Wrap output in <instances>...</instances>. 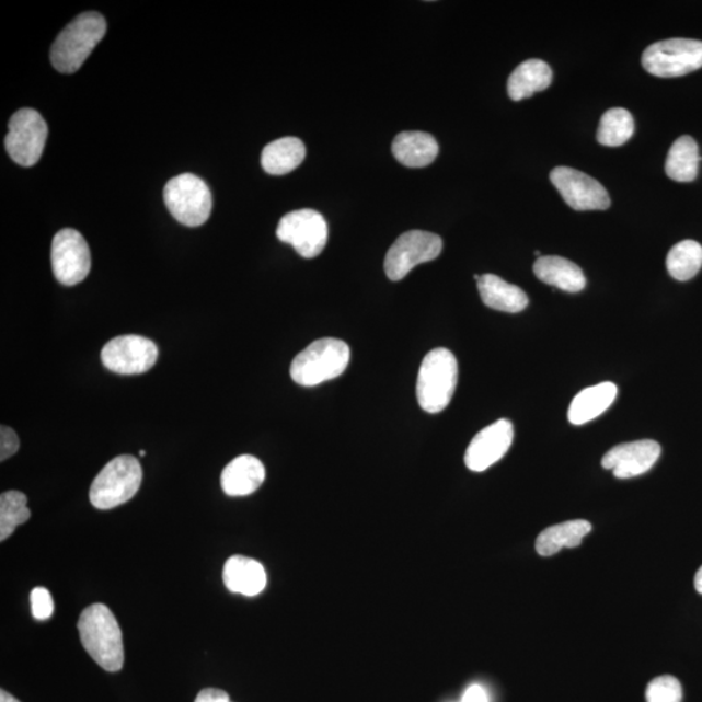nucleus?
Masks as SVG:
<instances>
[{
	"mask_svg": "<svg viewBox=\"0 0 702 702\" xmlns=\"http://www.w3.org/2000/svg\"><path fill=\"white\" fill-rule=\"evenodd\" d=\"M441 252L440 235L424 231L403 233L388 250L384 262L385 274L389 280L400 281L419 264L435 261Z\"/></svg>",
	"mask_w": 702,
	"mask_h": 702,
	"instance_id": "1a4fd4ad",
	"label": "nucleus"
},
{
	"mask_svg": "<svg viewBox=\"0 0 702 702\" xmlns=\"http://www.w3.org/2000/svg\"><path fill=\"white\" fill-rule=\"evenodd\" d=\"M461 702H490L488 692L481 684H472L464 691Z\"/></svg>",
	"mask_w": 702,
	"mask_h": 702,
	"instance_id": "473e14b6",
	"label": "nucleus"
},
{
	"mask_svg": "<svg viewBox=\"0 0 702 702\" xmlns=\"http://www.w3.org/2000/svg\"><path fill=\"white\" fill-rule=\"evenodd\" d=\"M142 483V468L134 456H119L104 465L90 488V503L110 510L128 503Z\"/></svg>",
	"mask_w": 702,
	"mask_h": 702,
	"instance_id": "39448f33",
	"label": "nucleus"
},
{
	"mask_svg": "<svg viewBox=\"0 0 702 702\" xmlns=\"http://www.w3.org/2000/svg\"><path fill=\"white\" fill-rule=\"evenodd\" d=\"M475 279L484 304L493 310L517 314V312L523 311L530 302L522 289L503 280L499 276L476 275Z\"/></svg>",
	"mask_w": 702,
	"mask_h": 702,
	"instance_id": "6ab92c4d",
	"label": "nucleus"
},
{
	"mask_svg": "<svg viewBox=\"0 0 702 702\" xmlns=\"http://www.w3.org/2000/svg\"><path fill=\"white\" fill-rule=\"evenodd\" d=\"M666 267L678 281L693 279L702 267V246L692 240L677 243L667 254Z\"/></svg>",
	"mask_w": 702,
	"mask_h": 702,
	"instance_id": "a878e982",
	"label": "nucleus"
},
{
	"mask_svg": "<svg viewBox=\"0 0 702 702\" xmlns=\"http://www.w3.org/2000/svg\"><path fill=\"white\" fill-rule=\"evenodd\" d=\"M31 518L27 497L19 491H9L0 496V541H5L16 528Z\"/></svg>",
	"mask_w": 702,
	"mask_h": 702,
	"instance_id": "cd10ccee",
	"label": "nucleus"
},
{
	"mask_svg": "<svg viewBox=\"0 0 702 702\" xmlns=\"http://www.w3.org/2000/svg\"><path fill=\"white\" fill-rule=\"evenodd\" d=\"M700 161L697 141L690 136L680 137L672 143L667 156L666 175L678 183H691L698 177Z\"/></svg>",
	"mask_w": 702,
	"mask_h": 702,
	"instance_id": "393cba45",
	"label": "nucleus"
},
{
	"mask_svg": "<svg viewBox=\"0 0 702 702\" xmlns=\"http://www.w3.org/2000/svg\"><path fill=\"white\" fill-rule=\"evenodd\" d=\"M634 117L624 108H610L601 117L597 141L608 148H618L634 136Z\"/></svg>",
	"mask_w": 702,
	"mask_h": 702,
	"instance_id": "bb28decb",
	"label": "nucleus"
},
{
	"mask_svg": "<svg viewBox=\"0 0 702 702\" xmlns=\"http://www.w3.org/2000/svg\"><path fill=\"white\" fill-rule=\"evenodd\" d=\"M549 177L563 200L575 211H603L611 205L608 191L599 181L584 172L569 166H557Z\"/></svg>",
	"mask_w": 702,
	"mask_h": 702,
	"instance_id": "ddd939ff",
	"label": "nucleus"
},
{
	"mask_svg": "<svg viewBox=\"0 0 702 702\" xmlns=\"http://www.w3.org/2000/svg\"><path fill=\"white\" fill-rule=\"evenodd\" d=\"M81 643L103 670L117 672L124 665L123 634L113 611L94 603L82 611L78 623Z\"/></svg>",
	"mask_w": 702,
	"mask_h": 702,
	"instance_id": "f257e3e1",
	"label": "nucleus"
},
{
	"mask_svg": "<svg viewBox=\"0 0 702 702\" xmlns=\"http://www.w3.org/2000/svg\"><path fill=\"white\" fill-rule=\"evenodd\" d=\"M514 440V427L510 421L499 419L479 433L469 445L464 463L474 472L488 470L491 465L503 460Z\"/></svg>",
	"mask_w": 702,
	"mask_h": 702,
	"instance_id": "4468645a",
	"label": "nucleus"
},
{
	"mask_svg": "<svg viewBox=\"0 0 702 702\" xmlns=\"http://www.w3.org/2000/svg\"><path fill=\"white\" fill-rule=\"evenodd\" d=\"M164 202L172 217L186 227L205 225L212 211L210 187L192 173H184L166 183Z\"/></svg>",
	"mask_w": 702,
	"mask_h": 702,
	"instance_id": "423d86ee",
	"label": "nucleus"
},
{
	"mask_svg": "<svg viewBox=\"0 0 702 702\" xmlns=\"http://www.w3.org/2000/svg\"><path fill=\"white\" fill-rule=\"evenodd\" d=\"M645 698L646 702H682V684L671 676L658 677L646 688Z\"/></svg>",
	"mask_w": 702,
	"mask_h": 702,
	"instance_id": "c85d7f7f",
	"label": "nucleus"
},
{
	"mask_svg": "<svg viewBox=\"0 0 702 702\" xmlns=\"http://www.w3.org/2000/svg\"><path fill=\"white\" fill-rule=\"evenodd\" d=\"M553 72L548 62L530 59L519 65L507 81V94L513 101L530 99L552 85Z\"/></svg>",
	"mask_w": 702,
	"mask_h": 702,
	"instance_id": "412c9836",
	"label": "nucleus"
},
{
	"mask_svg": "<svg viewBox=\"0 0 702 702\" xmlns=\"http://www.w3.org/2000/svg\"><path fill=\"white\" fill-rule=\"evenodd\" d=\"M277 239L289 243L302 258L321 255L329 241V225L322 214L310 208L291 211L277 226Z\"/></svg>",
	"mask_w": 702,
	"mask_h": 702,
	"instance_id": "9d476101",
	"label": "nucleus"
},
{
	"mask_svg": "<svg viewBox=\"0 0 702 702\" xmlns=\"http://www.w3.org/2000/svg\"><path fill=\"white\" fill-rule=\"evenodd\" d=\"M0 702H20L16 698H13L11 693L2 690L0 691Z\"/></svg>",
	"mask_w": 702,
	"mask_h": 702,
	"instance_id": "f704fd0d",
	"label": "nucleus"
},
{
	"mask_svg": "<svg viewBox=\"0 0 702 702\" xmlns=\"http://www.w3.org/2000/svg\"><path fill=\"white\" fill-rule=\"evenodd\" d=\"M458 382V361L454 354L444 347L430 350L423 359L416 399L429 414L441 413L453 399Z\"/></svg>",
	"mask_w": 702,
	"mask_h": 702,
	"instance_id": "7ed1b4c3",
	"label": "nucleus"
},
{
	"mask_svg": "<svg viewBox=\"0 0 702 702\" xmlns=\"http://www.w3.org/2000/svg\"><path fill=\"white\" fill-rule=\"evenodd\" d=\"M33 617L37 621H47L54 613V600L46 588H34L31 594Z\"/></svg>",
	"mask_w": 702,
	"mask_h": 702,
	"instance_id": "c756f323",
	"label": "nucleus"
},
{
	"mask_svg": "<svg viewBox=\"0 0 702 702\" xmlns=\"http://www.w3.org/2000/svg\"><path fill=\"white\" fill-rule=\"evenodd\" d=\"M694 588L702 595V566L699 568L697 575H694Z\"/></svg>",
	"mask_w": 702,
	"mask_h": 702,
	"instance_id": "72a5a7b5",
	"label": "nucleus"
},
{
	"mask_svg": "<svg viewBox=\"0 0 702 702\" xmlns=\"http://www.w3.org/2000/svg\"><path fill=\"white\" fill-rule=\"evenodd\" d=\"M194 702H232L226 691L218 690V688H206L200 691L196 701Z\"/></svg>",
	"mask_w": 702,
	"mask_h": 702,
	"instance_id": "2f4dec72",
	"label": "nucleus"
},
{
	"mask_svg": "<svg viewBox=\"0 0 702 702\" xmlns=\"http://www.w3.org/2000/svg\"><path fill=\"white\" fill-rule=\"evenodd\" d=\"M51 264L55 279L66 287H73L87 279L92 269V256L80 232L66 228L55 234Z\"/></svg>",
	"mask_w": 702,
	"mask_h": 702,
	"instance_id": "9b49d317",
	"label": "nucleus"
},
{
	"mask_svg": "<svg viewBox=\"0 0 702 702\" xmlns=\"http://www.w3.org/2000/svg\"><path fill=\"white\" fill-rule=\"evenodd\" d=\"M642 65L656 78H680L702 68V41L671 38L656 42L643 53Z\"/></svg>",
	"mask_w": 702,
	"mask_h": 702,
	"instance_id": "0eeeda50",
	"label": "nucleus"
},
{
	"mask_svg": "<svg viewBox=\"0 0 702 702\" xmlns=\"http://www.w3.org/2000/svg\"><path fill=\"white\" fill-rule=\"evenodd\" d=\"M533 273L540 281L567 294H579L587 284L578 264L562 256H540L533 264Z\"/></svg>",
	"mask_w": 702,
	"mask_h": 702,
	"instance_id": "a211bd4d",
	"label": "nucleus"
},
{
	"mask_svg": "<svg viewBox=\"0 0 702 702\" xmlns=\"http://www.w3.org/2000/svg\"><path fill=\"white\" fill-rule=\"evenodd\" d=\"M106 32L107 23L101 13H81L55 39L51 47L54 68L61 73L78 72Z\"/></svg>",
	"mask_w": 702,
	"mask_h": 702,
	"instance_id": "f03ea898",
	"label": "nucleus"
},
{
	"mask_svg": "<svg viewBox=\"0 0 702 702\" xmlns=\"http://www.w3.org/2000/svg\"><path fill=\"white\" fill-rule=\"evenodd\" d=\"M20 448L19 437L10 427H0V461L9 460L13 454L18 453Z\"/></svg>",
	"mask_w": 702,
	"mask_h": 702,
	"instance_id": "7c9ffc66",
	"label": "nucleus"
},
{
	"mask_svg": "<svg viewBox=\"0 0 702 702\" xmlns=\"http://www.w3.org/2000/svg\"><path fill=\"white\" fill-rule=\"evenodd\" d=\"M350 356V347L342 340H317L291 361L290 377L302 387L322 384L343 375Z\"/></svg>",
	"mask_w": 702,
	"mask_h": 702,
	"instance_id": "20e7f679",
	"label": "nucleus"
},
{
	"mask_svg": "<svg viewBox=\"0 0 702 702\" xmlns=\"http://www.w3.org/2000/svg\"><path fill=\"white\" fill-rule=\"evenodd\" d=\"M392 152L395 159L408 169H423L439 156V143L424 131H402L394 138Z\"/></svg>",
	"mask_w": 702,
	"mask_h": 702,
	"instance_id": "aec40b11",
	"label": "nucleus"
},
{
	"mask_svg": "<svg viewBox=\"0 0 702 702\" xmlns=\"http://www.w3.org/2000/svg\"><path fill=\"white\" fill-rule=\"evenodd\" d=\"M590 531H592V525L583 519L568 520L565 523L548 527L539 534L537 552L542 557H551L563 548L579 546Z\"/></svg>",
	"mask_w": 702,
	"mask_h": 702,
	"instance_id": "b1692460",
	"label": "nucleus"
},
{
	"mask_svg": "<svg viewBox=\"0 0 702 702\" xmlns=\"http://www.w3.org/2000/svg\"><path fill=\"white\" fill-rule=\"evenodd\" d=\"M48 136L44 117L33 108H21L13 114L5 137V149L12 161L32 166L39 162L44 154Z\"/></svg>",
	"mask_w": 702,
	"mask_h": 702,
	"instance_id": "6e6552de",
	"label": "nucleus"
},
{
	"mask_svg": "<svg viewBox=\"0 0 702 702\" xmlns=\"http://www.w3.org/2000/svg\"><path fill=\"white\" fill-rule=\"evenodd\" d=\"M617 393V385L609 381L584 389L569 405L568 421L575 426H582V424L599 418L613 405Z\"/></svg>",
	"mask_w": 702,
	"mask_h": 702,
	"instance_id": "4be33fe9",
	"label": "nucleus"
},
{
	"mask_svg": "<svg viewBox=\"0 0 702 702\" xmlns=\"http://www.w3.org/2000/svg\"><path fill=\"white\" fill-rule=\"evenodd\" d=\"M304 157L306 148L300 138L285 137L263 149L262 166L269 175H287L301 165Z\"/></svg>",
	"mask_w": 702,
	"mask_h": 702,
	"instance_id": "5701e85b",
	"label": "nucleus"
},
{
	"mask_svg": "<svg viewBox=\"0 0 702 702\" xmlns=\"http://www.w3.org/2000/svg\"><path fill=\"white\" fill-rule=\"evenodd\" d=\"M266 479V469L258 458L243 454L226 465L221 472V488L226 495L242 497L261 488Z\"/></svg>",
	"mask_w": 702,
	"mask_h": 702,
	"instance_id": "dca6fc26",
	"label": "nucleus"
},
{
	"mask_svg": "<svg viewBox=\"0 0 702 702\" xmlns=\"http://www.w3.org/2000/svg\"><path fill=\"white\" fill-rule=\"evenodd\" d=\"M158 354V346L151 340L128 335L110 340L103 347L101 358L103 366L110 371L140 375L156 366Z\"/></svg>",
	"mask_w": 702,
	"mask_h": 702,
	"instance_id": "f8f14e48",
	"label": "nucleus"
},
{
	"mask_svg": "<svg viewBox=\"0 0 702 702\" xmlns=\"http://www.w3.org/2000/svg\"><path fill=\"white\" fill-rule=\"evenodd\" d=\"M661 456V447L653 440L617 445L602 458V468L618 479H631L648 472Z\"/></svg>",
	"mask_w": 702,
	"mask_h": 702,
	"instance_id": "2eb2a0df",
	"label": "nucleus"
},
{
	"mask_svg": "<svg viewBox=\"0 0 702 702\" xmlns=\"http://www.w3.org/2000/svg\"><path fill=\"white\" fill-rule=\"evenodd\" d=\"M222 580L232 594L254 597L267 587V573L261 562L233 555L222 568Z\"/></svg>",
	"mask_w": 702,
	"mask_h": 702,
	"instance_id": "f3484780",
	"label": "nucleus"
},
{
	"mask_svg": "<svg viewBox=\"0 0 702 702\" xmlns=\"http://www.w3.org/2000/svg\"><path fill=\"white\" fill-rule=\"evenodd\" d=\"M140 454H141V457H145L146 456V451L145 450L140 451Z\"/></svg>",
	"mask_w": 702,
	"mask_h": 702,
	"instance_id": "c9c22d12",
	"label": "nucleus"
}]
</instances>
